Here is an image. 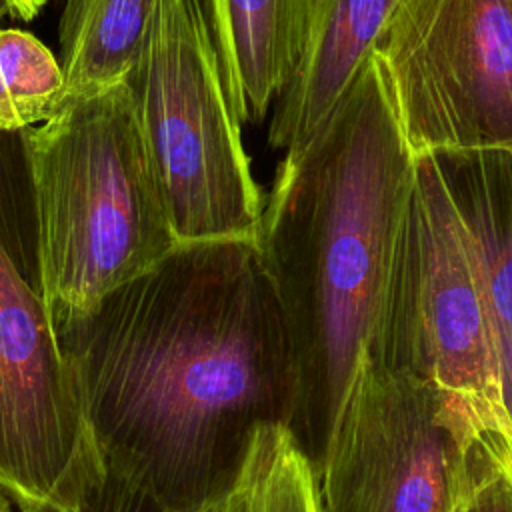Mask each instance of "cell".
<instances>
[{
  "label": "cell",
  "mask_w": 512,
  "mask_h": 512,
  "mask_svg": "<svg viewBox=\"0 0 512 512\" xmlns=\"http://www.w3.org/2000/svg\"><path fill=\"white\" fill-rule=\"evenodd\" d=\"M204 14L238 124L262 122L300 68L312 0H204Z\"/></svg>",
  "instance_id": "30bf717a"
},
{
  "label": "cell",
  "mask_w": 512,
  "mask_h": 512,
  "mask_svg": "<svg viewBox=\"0 0 512 512\" xmlns=\"http://www.w3.org/2000/svg\"><path fill=\"white\" fill-rule=\"evenodd\" d=\"M484 468L430 382L364 352L314 472L320 512H460Z\"/></svg>",
  "instance_id": "8992f818"
},
{
  "label": "cell",
  "mask_w": 512,
  "mask_h": 512,
  "mask_svg": "<svg viewBox=\"0 0 512 512\" xmlns=\"http://www.w3.org/2000/svg\"><path fill=\"white\" fill-rule=\"evenodd\" d=\"M460 512H512V494L496 472L484 468Z\"/></svg>",
  "instance_id": "9a60e30c"
},
{
  "label": "cell",
  "mask_w": 512,
  "mask_h": 512,
  "mask_svg": "<svg viewBox=\"0 0 512 512\" xmlns=\"http://www.w3.org/2000/svg\"><path fill=\"white\" fill-rule=\"evenodd\" d=\"M372 56L414 156L512 150V0H400Z\"/></svg>",
  "instance_id": "52a82bcc"
},
{
  "label": "cell",
  "mask_w": 512,
  "mask_h": 512,
  "mask_svg": "<svg viewBox=\"0 0 512 512\" xmlns=\"http://www.w3.org/2000/svg\"><path fill=\"white\" fill-rule=\"evenodd\" d=\"M366 352L430 382L470 450L512 494V418L492 330L430 154L414 156V182Z\"/></svg>",
  "instance_id": "277c9868"
},
{
  "label": "cell",
  "mask_w": 512,
  "mask_h": 512,
  "mask_svg": "<svg viewBox=\"0 0 512 512\" xmlns=\"http://www.w3.org/2000/svg\"><path fill=\"white\" fill-rule=\"evenodd\" d=\"M0 512H12V500L0 490Z\"/></svg>",
  "instance_id": "e0dca14e"
},
{
  "label": "cell",
  "mask_w": 512,
  "mask_h": 512,
  "mask_svg": "<svg viewBox=\"0 0 512 512\" xmlns=\"http://www.w3.org/2000/svg\"><path fill=\"white\" fill-rule=\"evenodd\" d=\"M52 320L104 468L168 510H210L258 424L294 428L302 360L252 238L178 244Z\"/></svg>",
  "instance_id": "6da1fadb"
},
{
  "label": "cell",
  "mask_w": 512,
  "mask_h": 512,
  "mask_svg": "<svg viewBox=\"0 0 512 512\" xmlns=\"http://www.w3.org/2000/svg\"><path fill=\"white\" fill-rule=\"evenodd\" d=\"M430 156L482 292L504 390L512 370V150Z\"/></svg>",
  "instance_id": "9c48e42d"
},
{
  "label": "cell",
  "mask_w": 512,
  "mask_h": 512,
  "mask_svg": "<svg viewBox=\"0 0 512 512\" xmlns=\"http://www.w3.org/2000/svg\"><path fill=\"white\" fill-rule=\"evenodd\" d=\"M124 84L178 244L254 238L264 202L200 0H156Z\"/></svg>",
  "instance_id": "5b68a950"
},
{
  "label": "cell",
  "mask_w": 512,
  "mask_h": 512,
  "mask_svg": "<svg viewBox=\"0 0 512 512\" xmlns=\"http://www.w3.org/2000/svg\"><path fill=\"white\" fill-rule=\"evenodd\" d=\"M414 182L374 56L308 140L284 152L254 232L324 426L366 352Z\"/></svg>",
  "instance_id": "7a4b0ae2"
},
{
  "label": "cell",
  "mask_w": 512,
  "mask_h": 512,
  "mask_svg": "<svg viewBox=\"0 0 512 512\" xmlns=\"http://www.w3.org/2000/svg\"><path fill=\"white\" fill-rule=\"evenodd\" d=\"M104 472L50 308L0 244V490L20 512H74Z\"/></svg>",
  "instance_id": "ba28073f"
},
{
  "label": "cell",
  "mask_w": 512,
  "mask_h": 512,
  "mask_svg": "<svg viewBox=\"0 0 512 512\" xmlns=\"http://www.w3.org/2000/svg\"><path fill=\"white\" fill-rule=\"evenodd\" d=\"M156 0H66L58 30L62 104L104 92L134 66Z\"/></svg>",
  "instance_id": "7c38bea8"
},
{
  "label": "cell",
  "mask_w": 512,
  "mask_h": 512,
  "mask_svg": "<svg viewBox=\"0 0 512 512\" xmlns=\"http://www.w3.org/2000/svg\"><path fill=\"white\" fill-rule=\"evenodd\" d=\"M74 512H174L152 500L142 490L134 488L126 480L112 472H104V478L88 492L84 502ZM214 512V506L210 510Z\"/></svg>",
  "instance_id": "5bb4252c"
},
{
  "label": "cell",
  "mask_w": 512,
  "mask_h": 512,
  "mask_svg": "<svg viewBox=\"0 0 512 512\" xmlns=\"http://www.w3.org/2000/svg\"><path fill=\"white\" fill-rule=\"evenodd\" d=\"M214 512H320L314 464L290 424L252 430Z\"/></svg>",
  "instance_id": "4fadbf2b"
},
{
  "label": "cell",
  "mask_w": 512,
  "mask_h": 512,
  "mask_svg": "<svg viewBox=\"0 0 512 512\" xmlns=\"http://www.w3.org/2000/svg\"><path fill=\"white\" fill-rule=\"evenodd\" d=\"M28 150L52 316L92 308L178 246L124 82L64 102Z\"/></svg>",
  "instance_id": "3957f363"
},
{
  "label": "cell",
  "mask_w": 512,
  "mask_h": 512,
  "mask_svg": "<svg viewBox=\"0 0 512 512\" xmlns=\"http://www.w3.org/2000/svg\"><path fill=\"white\" fill-rule=\"evenodd\" d=\"M400 0H312L310 30L300 68L276 100L268 144L292 152L330 116Z\"/></svg>",
  "instance_id": "8fae6325"
},
{
  "label": "cell",
  "mask_w": 512,
  "mask_h": 512,
  "mask_svg": "<svg viewBox=\"0 0 512 512\" xmlns=\"http://www.w3.org/2000/svg\"><path fill=\"white\" fill-rule=\"evenodd\" d=\"M10 16H16L20 20H32L40 14L46 0H6Z\"/></svg>",
  "instance_id": "2e32d148"
}]
</instances>
